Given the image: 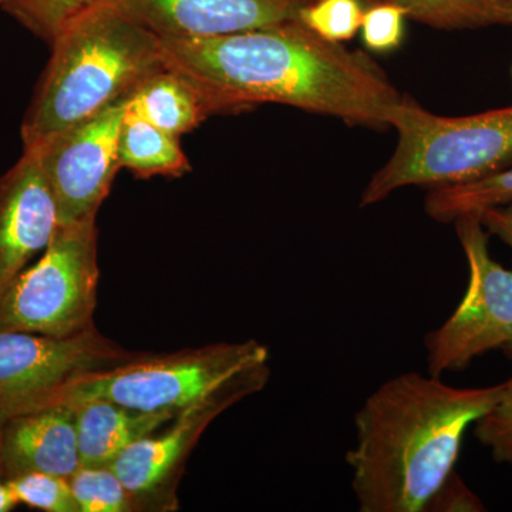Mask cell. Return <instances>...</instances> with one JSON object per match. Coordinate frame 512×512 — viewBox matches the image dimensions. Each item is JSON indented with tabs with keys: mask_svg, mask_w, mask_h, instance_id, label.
<instances>
[{
	"mask_svg": "<svg viewBox=\"0 0 512 512\" xmlns=\"http://www.w3.org/2000/svg\"><path fill=\"white\" fill-rule=\"evenodd\" d=\"M165 66L217 113L279 103L350 123L389 126L402 96L366 53L313 33L298 19L195 39H161Z\"/></svg>",
	"mask_w": 512,
	"mask_h": 512,
	"instance_id": "6da1fadb",
	"label": "cell"
},
{
	"mask_svg": "<svg viewBox=\"0 0 512 512\" xmlns=\"http://www.w3.org/2000/svg\"><path fill=\"white\" fill-rule=\"evenodd\" d=\"M454 387L406 372L370 394L355 414L356 444L346 454L360 512H424L456 470L461 444L508 389Z\"/></svg>",
	"mask_w": 512,
	"mask_h": 512,
	"instance_id": "7a4b0ae2",
	"label": "cell"
},
{
	"mask_svg": "<svg viewBox=\"0 0 512 512\" xmlns=\"http://www.w3.org/2000/svg\"><path fill=\"white\" fill-rule=\"evenodd\" d=\"M22 124L25 148L93 119L130 99L164 69L161 39L117 0H106L59 33Z\"/></svg>",
	"mask_w": 512,
	"mask_h": 512,
	"instance_id": "3957f363",
	"label": "cell"
},
{
	"mask_svg": "<svg viewBox=\"0 0 512 512\" xmlns=\"http://www.w3.org/2000/svg\"><path fill=\"white\" fill-rule=\"evenodd\" d=\"M269 360V349L254 339L140 355L82 377L59 403L106 399L140 412L178 414L218 397L244 400L261 392L271 377Z\"/></svg>",
	"mask_w": 512,
	"mask_h": 512,
	"instance_id": "277c9868",
	"label": "cell"
},
{
	"mask_svg": "<svg viewBox=\"0 0 512 512\" xmlns=\"http://www.w3.org/2000/svg\"><path fill=\"white\" fill-rule=\"evenodd\" d=\"M389 126L397 131V146L366 185L360 207L379 204L404 187L473 183L512 163V106L447 117L402 96Z\"/></svg>",
	"mask_w": 512,
	"mask_h": 512,
	"instance_id": "5b68a950",
	"label": "cell"
},
{
	"mask_svg": "<svg viewBox=\"0 0 512 512\" xmlns=\"http://www.w3.org/2000/svg\"><path fill=\"white\" fill-rule=\"evenodd\" d=\"M96 217L59 225L36 264L0 295V332L67 338L93 328L100 269Z\"/></svg>",
	"mask_w": 512,
	"mask_h": 512,
	"instance_id": "8992f818",
	"label": "cell"
},
{
	"mask_svg": "<svg viewBox=\"0 0 512 512\" xmlns=\"http://www.w3.org/2000/svg\"><path fill=\"white\" fill-rule=\"evenodd\" d=\"M468 262L467 291L456 311L426 336L429 375L461 372L477 357L501 349L512 335V271L488 249L487 229L478 214L453 222Z\"/></svg>",
	"mask_w": 512,
	"mask_h": 512,
	"instance_id": "52a82bcc",
	"label": "cell"
},
{
	"mask_svg": "<svg viewBox=\"0 0 512 512\" xmlns=\"http://www.w3.org/2000/svg\"><path fill=\"white\" fill-rule=\"evenodd\" d=\"M96 328L67 338L0 332V424L56 404L77 380L136 359Z\"/></svg>",
	"mask_w": 512,
	"mask_h": 512,
	"instance_id": "ba28073f",
	"label": "cell"
},
{
	"mask_svg": "<svg viewBox=\"0 0 512 512\" xmlns=\"http://www.w3.org/2000/svg\"><path fill=\"white\" fill-rule=\"evenodd\" d=\"M127 101L47 138L39 146L25 148L39 154L55 197L60 225L97 217L109 195L121 168L117 151Z\"/></svg>",
	"mask_w": 512,
	"mask_h": 512,
	"instance_id": "9c48e42d",
	"label": "cell"
},
{
	"mask_svg": "<svg viewBox=\"0 0 512 512\" xmlns=\"http://www.w3.org/2000/svg\"><path fill=\"white\" fill-rule=\"evenodd\" d=\"M241 400L218 397L178 413L168 427L126 448L111 464L138 511L173 512L180 508L177 490L185 464L204 431Z\"/></svg>",
	"mask_w": 512,
	"mask_h": 512,
	"instance_id": "30bf717a",
	"label": "cell"
},
{
	"mask_svg": "<svg viewBox=\"0 0 512 512\" xmlns=\"http://www.w3.org/2000/svg\"><path fill=\"white\" fill-rule=\"evenodd\" d=\"M52 188L35 150L0 178V295L45 252L59 228Z\"/></svg>",
	"mask_w": 512,
	"mask_h": 512,
	"instance_id": "8fae6325",
	"label": "cell"
},
{
	"mask_svg": "<svg viewBox=\"0 0 512 512\" xmlns=\"http://www.w3.org/2000/svg\"><path fill=\"white\" fill-rule=\"evenodd\" d=\"M160 39H195L296 19L311 0H117Z\"/></svg>",
	"mask_w": 512,
	"mask_h": 512,
	"instance_id": "7c38bea8",
	"label": "cell"
},
{
	"mask_svg": "<svg viewBox=\"0 0 512 512\" xmlns=\"http://www.w3.org/2000/svg\"><path fill=\"white\" fill-rule=\"evenodd\" d=\"M0 464L5 480L25 473L69 478L80 463L73 403L15 414L0 424Z\"/></svg>",
	"mask_w": 512,
	"mask_h": 512,
	"instance_id": "4fadbf2b",
	"label": "cell"
},
{
	"mask_svg": "<svg viewBox=\"0 0 512 512\" xmlns=\"http://www.w3.org/2000/svg\"><path fill=\"white\" fill-rule=\"evenodd\" d=\"M74 404L77 447L83 467L111 466L126 448L163 429L177 414L146 413L106 399Z\"/></svg>",
	"mask_w": 512,
	"mask_h": 512,
	"instance_id": "5bb4252c",
	"label": "cell"
},
{
	"mask_svg": "<svg viewBox=\"0 0 512 512\" xmlns=\"http://www.w3.org/2000/svg\"><path fill=\"white\" fill-rule=\"evenodd\" d=\"M127 110L175 137L190 133L217 113L195 84L167 66L137 87Z\"/></svg>",
	"mask_w": 512,
	"mask_h": 512,
	"instance_id": "9a60e30c",
	"label": "cell"
},
{
	"mask_svg": "<svg viewBox=\"0 0 512 512\" xmlns=\"http://www.w3.org/2000/svg\"><path fill=\"white\" fill-rule=\"evenodd\" d=\"M117 153L120 167L140 177H178L191 171L180 137L165 133L128 110L121 124Z\"/></svg>",
	"mask_w": 512,
	"mask_h": 512,
	"instance_id": "2e32d148",
	"label": "cell"
},
{
	"mask_svg": "<svg viewBox=\"0 0 512 512\" xmlns=\"http://www.w3.org/2000/svg\"><path fill=\"white\" fill-rule=\"evenodd\" d=\"M416 22L441 30L512 26V0H387Z\"/></svg>",
	"mask_w": 512,
	"mask_h": 512,
	"instance_id": "e0dca14e",
	"label": "cell"
},
{
	"mask_svg": "<svg viewBox=\"0 0 512 512\" xmlns=\"http://www.w3.org/2000/svg\"><path fill=\"white\" fill-rule=\"evenodd\" d=\"M512 201V167L473 183L431 188L424 210L434 221L451 224L467 214Z\"/></svg>",
	"mask_w": 512,
	"mask_h": 512,
	"instance_id": "ac0fdd59",
	"label": "cell"
},
{
	"mask_svg": "<svg viewBox=\"0 0 512 512\" xmlns=\"http://www.w3.org/2000/svg\"><path fill=\"white\" fill-rule=\"evenodd\" d=\"M67 481L82 512L136 511L133 498L110 466H82Z\"/></svg>",
	"mask_w": 512,
	"mask_h": 512,
	"instance_id": "d6986e66",
	"label": "cell"
},
{
	"mask_svg": "<svg viewBox=\"0 0 512 512\" xmlns=\"http://www.w3.org/2000/svg\"><path fill=\"white\" fill-rule=\"evenodd\" d=\"M106 0H0L10 15L52 43L57 33L86 10Z\"/></svg>",
	"mask_w": 512,
	"mask_h": 512,
	"instance_id": "ffe728a7",
	"label": "cell"
},
{
	"mask_svg": "<svg viewBox=\"0 0 512 512\" xmlns=\"http://www.w3.org/2000/svg\"><path fill=\"white\" fill-rule=\"evenodd\" d=\"M363 8L360 0H311L299 9L296 19L323 39L343 43L359 32Z\"/></svg>",
	"mask_w": 512,
	"mask_h": 512,
	"instance_id": "44dd1931",
	"label": "cell"
},
{
	"mask_svg": "<svg viewBox=\"0 0 512 512\" xmlns=\"http://www.w3.org/2000/svg\"><path fill=\"white\" fill-rule=\"evenodd\" d=\"M6 481L19 504L45 512H82L67 478L46 473H25Z\"/></svg>",
	"mask_w": 512,
	"mask_h": 512,
	"instance_id": "7402d4cb",
	"label": "cell"
},
{
	"mask_svg": "<svg viewBox=\"0 0 512 512\" xmlns=\"http://www.w3.org/2000/svg\"><path fill=\"white\" fill-rule=\"evenodd\" d=\"M474 436L495 463L512 467V376L503 397L474 424Z\"/></svg>",
	"mask_w": 512,
	"mask_h": 512,
	"instance_id": "603a6c76",
	"label": "cell"
},
{
	"mask_svg": "<svg viewBox=\"0 0 512 512\" xmlns=\"http://www.w3.org/2000/svg\"><path fill=\"white\" fill-rule=\"evenodd\" d=\"M406 12L392 2H380L365 9L362 19V39L372 52H392L402 45Z\"/></svg>",
	"mask_w": 512,
	"mask_h": 512,
	"instance_id": "cb8c5ba5",
	"label": "cell"
},
{
	"mask_svg": "<svg viewBox=\"0 0 512 512\" xmlns=\"http://www.w3.org/2000/svg\"><path fill=\"white\" fill-rule=\"evenodd\" d=\"M485 510L487 508L480 497L464 483L463 478L458 476L454 470L430 498L424 512H480Z\"/></svg>",
	"mask_w": 512,
	"mask_h": 512,
	"instance_id": "d4e9b609",
	"label": "cell"
},
{
	"mask_svg": "<svg viewBox=\"0 0 512 512\" xmlns=\"http://www.w3.org/2000/svg\"><path fill=\"white\" fill-rule=\"evenodd\" d=\"M488 234L494 235L512 249V201L487 208L478 214Z\"/></svg>",
	"mask_w": 512,
	"mask_h": 512,
	"instance_id": "484cf974",
	"label": "cell"
},
{
	"mask_svg": "<svg viewBox=\"0 0 512 512\" xmlns=\"http://www.w3.org/2000/svg\"><path fill=\"white\" fill-rule=\"evenodd\" d=\"M19 501L5 478L0 477V512H10L18 507Z\"/></svg>",
	"mask_w": 512,
	"mask_h": 512,
	"instance_id": "4316f807",
	"label": "cell"
},
{
	"mask_svg": "<svg viewBox=\"0 0 512 512\" xmlns=\"http://www.w3.org/2000/svg\"><path fill=\"white\" fill-rule=\"evenodd\" d=\"M500 350L501 352L504 353L505 356L508 357V359H512V335L510 336V339H508L507 342H505V345Z\"/></svg>",
	"mask_w": 512,
	"mask_h": 512,
	"instance_id": "83f0119b",
	"label": "cell"
},
{
	"mask_svg": "<svg viewBox=\"0 0 512 512\" xmlns=\"http://www.w3.org/2000/svg\"><path fill=\"white\" fill-rule=\"evenodd\" d=\"M360 2L363 3V6H365V8H369V6L376 5V3L380 2H386V0H360Z\"/></svg>",
	"mask_w": 512,
	"mask_h": 512,
	"instance_id": "f1b7e54d",
	"label": "cell"
},
{
	"mask_svg": "<svg viewBox=\"0 0 512 512\" xmlns=\"http://www.w3.org/2000/svg\"><path fill=\"white\" fill-rule=\"evenodd\" d=\"M0 477H3V473H2V464H0ZM5 478V477H3Z\"/></svg>",
	"mask_w": 512,
	"mask_h": 512,
	"instance_id": "f546056e",
	"label": "cell"
}]
</instances>
